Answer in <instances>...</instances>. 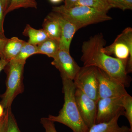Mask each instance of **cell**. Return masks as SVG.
Wrapping results in <instances>:
<instances>
[{
  "label": "cell",
  "mask_w": 132,
  "mask_h": 132,
  "mask_svg": "<svg viewBox=\"0 0 132 132\" xmlns=\"http://www.w3.org/2000/svg\"><path fill=\"white\" fill-rule=\"evenodd\" d=\"M106 40L101 33L84 42L81 60L85 66H93L104 71L112 78L128 87L130 79L126 71L127 61L108 55L103 51Z\"/></svg>",
  "instance_id": "obj_1"
},
{
  "label": "cell",
  "mask_w": 132,
  "mask_h": 132,
  "mask_svg": "<svg viewBox=\"0 0 132 132\" xmlns=\"http://www.w3.org/2000/svg\"><path fill=\"white\" fill-rule=\"evenodd\" d=\"M62 91L64 95L63 107L57 116H48V119L68 127L73 132H88L89 128L80 115L76 102L75 94L76 89L73 80L61 76Z\"/></svg>",
  "instance_id": "obj_2"
},
{
  "label": "cell",
  "mask_w": 132,
  "mask_h": 132,
  "mask_svg": "<svg viewBox=\"0 0 132 132\" xmlns=\"http://www.w3.org/2000/svg\"><path fill=\"white\" fill-rule=\"evenodd\" d=\"M52 12L62 15L72 23L78 30L89 25L112 19L106 13L85 6H76L67 8L64 5H61L53 7Z\"/></svg>",
  "instance_id": "obj_3"
},
{
  "label": "cell",
  "mask_w": 132,
  "mask_h": 132,
  "mask_svg": "<svg viewBox=\"0 0 132 132\" xmlns=\"http://www.w3.org/2000/svg\"><path fill=\"white\" fill-rule=\"evenodd\" d=\"M26 63L13 59L4 68L7 75L6 90L1 95L0 103L4 110L11 108L14 99L24 92L23 72Z\"/></svg>",
  "instance_id": "obj_4"
},
{
  "label": "cell",
  "mask_w": 132,
  "mask_h": 132,
  "mask_svg": "<svg viewBox=\"0 0 132 132\" xmlns=\"http://www.w3.org/2000/svg\"><path fill=\"white\" fill-rule=\"evenodd\" d=\"M103 51L108 55H114L116 58L127 61L126 66L127 73L132 71V29H125L117 36L113 43L106 47Z\"/></svg>",
  "instance_id": "obj_5"
},
{
  "label": "cell",
  "mask_w": 132,
  "mask_h": 132,
  "mask_svg": "<svg viewBox=\"0 0 132 132\" xmlns=\"http://www.w3.org/2000/svg\"><path fill=\"white\" fill-rule=\"evenodd\" d=\"M97 69L93 66H83L80 67L73 80L76 88L96 101L99 100Z\"/></svg>",
  "instance_id": "obj_6"
},
{
  "label": "cell",
  "mask_w": 132,
  "mask_h": 132,
  "mask_svg": "<svg viewBox=\"0 0 132 132\" xmlns=\"http://www.w3.org/2000/svg\"><path fill=\"white\" fill-rule=\"evenodd\" d=\"M97 76L98 81L99 100L123 97L127 94L125 85L98 68L97 69Z\"/></svg>",
  "instance_id": "obj_7"
},
{
  "label": "cell",
  "mask_w": 132,
  "mask_h": 132,
  "mask_svg": "<svg viewBox=\"0 0 132 132\" xmlns=\"http://www.w3.org/2000/svg\"><path fill=\"white\" fill-rule=\"evenodd\" d=\"M123 97L99 99L97 102L95 123L108 122L113 119L118 114L124 112Z\"/></svg>",
  "instance_id": "obj_8"
},
{
  "label": "cell",
  "mask_w": 132,
  "mask_h": 132,
  "mask_svg": "<svg viewBox=\"0 0 132 132\" xmlns=\"http://www.w3.org/2000/svg\"><path fill=\"white\" fill-rule=\"evenodd\" d=\"M75 97L80 115L90 128L95 123L98 101L91 98L78 88L76 89Z\"/></svg>",
  "instance_id": "obj_9"
},
{
  "label": "cell",
  "mask_w": 132,
  "mask_h": 132,
  "mask_svg": "<svg viewBox=\"0 0 132 132\" xmlns=\"http://www.w3.org/2000/svg\"><path fill=\"white\" fill-rule=\"evenodd\" d=\"M60 71L61 76L73 80L80 68L70 55V52L60 49L51 63Z\"/></svg>",
  "instance_id": "obj_10"
},
{
  "label": "cell",
  "mask_w": 132,
  "mask_h": 132,
  "mask_svg": "<svg viewBox=\"0 0 132 132\" xmlns=\"http://www.w3.org/2000/svg\"><path fill=\"white\" fill-rule=\"evenodd\" d=\"M51 13L59 22L61 29L60 40V49L70 52V45L73 38L78 29L72 23L62 15L52 12Z\"/></svg>",
  "instance_id": "obj_11"
},
{
  "label": "cell",
  "mask_w": 132,
  "mask_h": 132,
  "mask_svg": "<svg viewBox=\"0 0 132 132\" xmlns=\"http://www.w3.org/2000/svg\"><path fill=\"white\" fill-rule=\"evenodd\" d=\"M124 114V112H122L108 122L95 123L89 128L88 132H129L132 131L127 126L120 127L118 125L119 118Z\"/></svg>",
  "instance_id": "obj_12"
},
{
  "label": "cell",
  "mask_w": 132,
  "mask_h": 132,
  "mask_svg": "<svg viewBox=\"0 0 132 132\" xmlns=\"http://www.w3.org/2000/svg\"><path fill=\"white\" fill-rule=\"evenodd\" d=\"M26 42L16 37L8 39L3 48V59L9 62L14 59Z\"/></svg>",
  "instance_id": "obj_13"
},
{
  "label": "cell",
  "mask_w": 132,
  "mask_h": 132,
  "mask_svg": "<svg viewBox=\"0 0 132 132\" xmlns=\"http://www.w3.org/2000/svg\"><path fill=\"white\" fill-rule=\"evenodd\" d=\"M43 28L50 38L60 40L61 36V29L59 22L51 13L44 19Z\"/></svg>",
  "instance_id": "obj_14"
},
{
  "label": "cell",
  "mask_w": 132,
  "mask_h": 132,
  "mask_svg": "<svg viewBox=\"0 0 132 132\" xmlns=\"http://www.w3.org/2000/svg\"><path fill=\"white\" fill-rule=\"evenodd\" d=\"M22 34L28 37V43L36 46L50 38L43 29H36L29 24H27Z\"/></svg>",
  "instance_id": "obj_15"
},
{
  "label": "cell",
  "mask_w": 132,
  "mask_h": 132,
  "mask_svg": "<svg viewBox=\"0 0 132 132\" xmlns=\"http://www.w3.org/2000/svg\"><path fill=\"white\" fill-rule=\"evenodd\" d=\"M38 54H45L53 58L60 49V40L49 38L37 45Z\"/></svg>",
  "instance_id": "obj_16"
},
{
  "label": "cell",
  "mask_w": 132,
  "mask_h": 132,
  "mask_svg": "<svg viewBox=\"0 0 132 132\" xmlns=\"http://www.w3.org/2000/svg\"><path fill=\"white\" fill-rule=\"evenodd\" d=\"M79 6L89 7L106 13L113 8L106 0H79L72 7Z\"/></svg>",
  "instance_id": "obj_17"
},
{
  "label": "cell",
  "mask_w": 132,
  "mask_h": 132,
  "mask_svg": "<svg viewBox=\"0 0 132 132\" xmlns=\"http://www.w3.org/2000/svg\"><path fill=\"white\" fill-rule=\"evenodd\" d=\"M35 54H38L37 46L31 45L26 42L21 48L19 54L14 60L26 62L28 58Z\"/></svg>",
  "instance_id": "obj_18"
},
{
  "label": "cell",
  "mask_w": 132,
  "mask_h": 132,
  "mask_svg": "<svg viewBox=\"0 0 132 132\" xmlns=\"http://www.w3.org/2000/svg\"><path fill=\"white\" fill-rule=\"evenodd\" d=\"M21 8L37 9V3L36 0H11L9 6L5 12V15L15 10Z\"/></svg>",
  "instance_id": "obj_19"
},
{
  "label": "cell",
  "mask_w": 132,
  "mask_h": 132,
  "mask_svg": "<svg viewBox=\"0 0 132 132\" xmlns=\"http://www.w3.org/2000/svg\"><path fill=\"white\" fill-rule=\"evenodd\" d=\"M123 106L124 114L129 122L132 130V97L128 93L123 97Z\"/></svg>",
  "instance_id": "obj_20"
},
{
  "label": "cell",
  "mask_w": 132,
  "mask_h": 132,
  "mask_svg": "<svg viewBox=\"0 0 132 132\" xmlns=\"http://www.w3.org/2000/svg\"><path fill=\"white\" fill-rule=\"evenodd\" d=\"M5 132H21L11 108L9 109L8 117Z\"/></svg>",
  "instance_id": "obj_21"
},
{
  "label": "cell",
  "mask_w": 132,
  "mask_h": 132,
  "mask_svg": "<svg viewBox=\"0 0 132 132\" xmlns=\"http://www.w3.org/2000/svg\"><path fill=\"white\" fill-rule=\"evenodd\" d=\"M41 123L45 129L46 132H57L55 129L54 122L48 119L47 118L41 119Z\"/></svg>",
  "instance_id": "obj_22"
},
{
  "label": "cell",
  "mask_w": 132,
  "mask_h": 132,
  "mask_svg": "<svg viewBox=\"0 0 132 132\" xmlns=\"http://www.w3.org/2000/svg\"><path fill=\"white\" fill-rule=\"evenodd\" d=\"M113 8L119 9L123 11L131 10L123 0H106Z\"/></svg>",
  "instance_id": "obj_23"
},
{
  "label": "cell",
  "mask_w": 132,
  "mask_h": 132,
  "mask_svg": "<svg viewBox=\"0 0 132 132\" xmlns=\"http://www.w3.org/2000/svg\"><path fill=\"white\" fill-rule=\"evenodd\" d=\"M5 15L2 3L0 0V37L1 38H6L5 35L3 24Z\"/></svg>",
  "instance_id": "obj_24"
},
{
  "label": "cell",
  "mask_w": 132,
  "mask_h": 132,
  "mask_svg": "<svg viewBox=\"0 0 132 132\" xmlns=\"http://www.w3.org/2000/svg\"><path fill=\"white\" fill-rule=\"evenodd\" d=\"M9 109H5L4 114L0 118V132H5L7 123Z\"/></svg>",
  "instance_id": "obj_25"
},
{
  "label": "cell",
  "mask_w": 132,
  "mask_h": 132,
  "mask_svg": "<svg viewBox=\"0 0 132 132\" xmlns=\"http://www.w3.org/2000/svg\"><path fill=\"white\" fill-rule=\"evenodd\" d=\"M7 38H2L0 37V58L3 59V50Z\"/></svg>",
  "instance_id": "obj_26"
},
{
  "label": "cell",
  "mask_w": 132,
  "mask_h": 132,
  "mask_svg": "<svg viewBox=\"0 0 132 132\" xmlns=\"http://www.w3.org/2000/svg\"><path fill=\"white\" fill-rule=\"evenodd\" d=\"M79 0H64L65 4L64 6L67 8L72 7Z\"/></svg>",
  "instance_id": "obj_27"
},
{
  "label": "cell",
  "mask_w": 132,
  "mask_h": 132,
  "mask_svg": "<svg viewBox=\"0 0 132 132\" xmlns=\"http://www.w3.org/2000/svg\"><path fill=\"white\" fill-rule=\"evenodd\" d=\"M3 6L4 12H5H5L7 10L9 6L11 0H1Z\"/></svg>",
  "instance_id": "obj_28"
},
{
  "label": "cell",
  "mask_w": 132,
  "mask_h": 132,
  "mask_svg": "<svg viewBox=\"0 0 132 132\" xmlns=\"http://www.w3.org/2000/svg\"><path fill=\"white\" fill-rule=\"evenodd\" d=\"M8 63V62L4 59H0V73L2 70L4 69Z\"/></svg>",
  "instance_id": "obj_29"
},
{
  "label": "cell",
  "mask_w": 132,
  "mask_h": 132,
  "mask_svg": "<svg viewBox=\"0 0 132 132\" xmlns=\"http://www.w3.org/2000/svg\"><path fill=\"white\" fill-rule=\"evenodd\" d=\"M129 7L131 10L132 9V0H123Z\"/></svg>",
  "instance_id": "obj_30"
},
{
  "label": "cell",
  "mask_w": 132,
  "mask_h": 132,
  "mask_svg": "<svg viewBox=\"0 0 132 132\" xmlns=\"http://www.w3.org/2000/svg\"><path fill=\"white\" fill-rule=\"evenodd\" d=\"M4 113H5V110L1 104H0V118L3 116Z\"/></svg>",
  "instance_id": "obj_31"
},
{
  "label": "cell",
  "mask_w": 132,
  "mask_h": 132,
  "mask_svg": "<svg viewBox=\"0 0 132 132\" xmlns=\"http://www.w3.org/2000/svg\"><path fill=\"white\" fill-rule=\"evenodd\" d=\"M53 4H58L62 2L63 0H49Z\"/></svg>",
  "instance_id": "obj_32"
},
{
  "label": "cell",
  "mask_w": 132,
  "mask_h": 132,
  "mask_svg": "<svg viewBox=\"0 0 132 132\" xmlns=\"http://www.w3.org/2000/svg\"><path fill=\"white\" fill-rule=\"evenodd\" d=\"M129 132H132V131H130Z\"/></svg>",
  "instance_id": "obj_33"
}]
</instances>
